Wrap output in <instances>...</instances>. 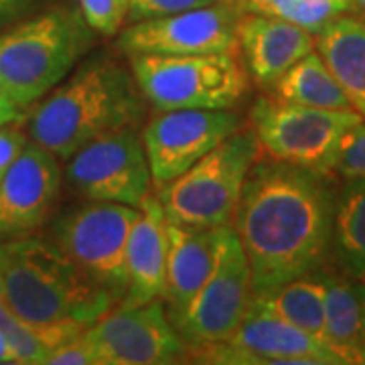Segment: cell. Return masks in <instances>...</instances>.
I'll list each match as a JSON object with an SVG mask.
<instances>
[{"label":"cell","mask_w":365,"mask_h":365,"mask_svg":"<svg viewBox=\"0 0 365 365\" xmlns=\"http://www.w3.org/2000/svg\"><path fill=\"white\" fill-rule=\"evenodd\" d=\"M335 199L329 175L262 157L254 163L232 223L248 258L254 297L323 266Z\"/></svg>","instance_id":"1"},{"label":"cell","mask_w":365,"mask_h":365,"mask_svg":"<svg viewBox=\"0 0 365 365\" xmlns=\"http://www.w3.org/2000/svg\"><path fill=\"white\" fill-rule=\"evenodd\" d=\"M144 114L146 100L130 67L93 55L35 102L26 134L63 163L102 134L138 128Z\"/></svg>","instance_id":"2"},{"label":"cell","mask_w":365,"mask_h":365,"mask_svg":"<svg viewBox=\"0 0 365 365\" xmlns=\"http://www.w3.org/2000/svg\"><path fill=\"white\" fill-rule=\"evenodd\" d=\"M0 299L35 325H93L118 300L79 270L53 242L37 235L6 240Z\"/></svg>","instance_id":"3"},{"label":"cell","mask_w":365,"mask_h":365,"mask_svg":"<svg viewBox=\"0 0 365 365\" xmlns=\"http://www.w3.org/2000/svg\"><path fill=\"white\" fill-rule=\"evenodd\" d=\"M96 31L79 9L53 6L0 31V81L19 108H29L88 57Z\"/></svg>","instance_id":"4"},{"label":"cell","mask_w":365,"mask_h":365,"mask_svg":"<svg viewBox=\"0 0 365 365\" xmlns=\"http://www.w3.org/2000/svg\"><path fill=\"white\" fill-rule=\"evenodd\" d=\"M260 157L254 130L242 126L177 179L158 187L167 220L193 227H232L250 169Z\"/></svg>","instance_id":"5"},{"label":"cell","mask_w":365,"mask_h":365,"mask_svg":"<svg viewBox=\"0 0 365 365\" xmlns=\"http://www.w3.org/2000/svg\"><path fill=\"white\" fill-rule=\"evenodd\" d=\"M130 71L155 110H230L248 90V71L234 51L130 55Z\"/></svg>","instance_id":"6"},{"label":"cell","mask_w":365,"mask_h":365,"mask_svg":"<svg viewBox=\"0 0 365 365\" xmlns=\"http://www.w3.org/2000/svg\"><path fill=\"white\" fill-rule=\"evenodd\" d=\"M252 130L270 160L331 175L345 134L364 118L355 110H327L260 98L252 108Z\"/></svg>","instance_id":"7"},{"label":"cell","mask_w":365,"mask_h":365,"mask_svg":"<svg viewBox=\"0 0 365 365\" xmlns=\"http://www.w3.org/2000/svg\"><path fill=\"white\" fill-rule=\"evenodd\" d=\"M138 207L112 201H86L61 213L51 242L114 299L126 292V244Z\"/></svg>","instance_id":"8"},{"label":"cell","mask_w":365,"mask_h":365,"mask_svg":"<svg viewBox=\"0 0 365 365\" xmlns=\"http://www.w3.org/2000/svg\"><path fill=\"white\" fill-rule=\"evenodd\" d=\"M63 179L86 201L140 207L153 193V175L138 128H120L93 138L66 160Z\"/></svg>","instance_id":"9"},{"label":"cell","mask_w":365,"mask_h":365,"mask_svg":"<svg viewBox=\"0 0 365 365\" xmlns=\"http://www.w3.org/2000/svg\"><path fill=\"white\" fill-rule=\"evenodd\" d=\"M252 299L254 288L248 258L234 230L227 227L213 272L185 313L173 321V327L185 343L187 357L230 339Z\"/></svg>","instance_id":"10"},{"label":"cell","mask_w":365,"mask_h":365,"mask_svg":"<svg viewBox=\"0 0 365 365\" xmlns=\"http://www.w3.org/2000/svg\"><path fill=\"white\" fill-rule=\"evenodd\" d=\"M199 364L341 365L323 341L290 325L254 297L230 339L189 355Z\"/></svg>","instance_id":"11"},{"label":"cell","mask_w":365,"mask_h":365,"mask_svg":"<svg viewBox=\"0 0 365 365\" xmlns=\"http://www.w3.org/2000/svg\"><path fill=\"white\" fill-rule=\"evenodd\" d=\"M83 339L98 365H169L187 359L163 299L132 309L116 304L83 331Z\"/></svg>","instance_id":"12"},{"label":"cell","mask_w":365,"mask_h":365,"mask_svg":"<svg viewBox=\"0 0 365 365\" xmlns=\"http://www.w3.org/2000/svg\"><path fill=\"white\" fill-rule=\"evenodd\" d=\"M235 0H217L181 13L136 21L118 35V49L130 55H203L237 49Z\"/></svg>","instance_id":"13"},{"label":"cell","mask_w":365,"mask_h":365,"mask_svg":"<svg viewBox=\"0 0 365 365\" xmlns=\"http://www.w3.org/2000/svg\"><path fill=\"white\" fill-rule=\"evenodd\" d=\"M242 126V118L232 110H157L140 132L153 185L163 187L177 179Z\"/></svg>","instance_id":"14"},{"label":"cell","mask_w":365,"mask_h":365,"mask_svg":"<svg viewBox=\"0 0 365 365\" xmlns=\"http://www.w3.org/2000/svg\"><path fill=\"white\" fill-rule=\"evenodd\" d=\"M61 160L33 140L0 181V240L37 232L57 205L63 173Z\"/></svg>","instance_id":"15"},{"label":"cell","mask_w":365,"mask_h":365,"mask_svg":"<svg viewBox=\"0 0 365 365\" xmlns=\"http://www.w3.org/2000/svg\"><path fill=\"white\" fill-rule=\"evenodd\" d=\"M235 41L246 71L262 88H274L290 67L314 51V33L272 14H240Z\"/></svg>","instance_id":"16"},{"label":"cell","mask_w":365,"mask_h":365,"mask_svg":"<svg viewBox=\"0 0 365 365\" xmlns=\"http://www.w3.org/2000/svg\"><path fill=\"white\" fill-rule=\"evenodd\" d=\"M225 230L227 227H193L167 220L169 254L163 302L170 323L185 313L189 302L195 299L213 272Z\"/></svg>","instance_id":"17"},{"label":"cell","mask_w":365,"mask_h":365,"mask_svg":"<svg viewBox=\"0 0 365 365\" xmlns=\"http://www.w3.org/2000/svg\"><path fill=\"white\" fill-rule=\"evenodd\" d=\"M169 234L167 215L158 197L153 193L138 207L126 244V292L120 307H140L163 299L167 274Z\"/></svg>","instance_id":"18"},{"label":"cell","mask_w":365,"mask_h":365,"mask_svg":"<svg viewBox=\"0 0 365 365\" xmlns=\"http://www.w3.org/2000/svg\"><path fill=\"white\" fill-rule=\"evenodd\" d=\"M314 49L365 120V19L341 14L314 37Z\"/></svg>","instance_id":"19"},{"label":"cell","mask_w":365,"mask_h":365,"mask_svg":"<svg viewBox=\"0 0 365 365\" xmlns=\"http://www.w3.org/2000/svg\"><path fill=\"white\" fill-rule=\"evenodd\" d=\"M325 345L343 364H364L365 282L325 276Z\"/></svg>","instance_id":"20"},{"label":"cell","mask_w":365,"mask_h":365,"mask_svg":"<svg viewBox=\"0 0 365 365\" xmlns=\"http://www.w3.org/2000/svg\"><path fill=\"white\" fill-rule=\"evenodd\" d=\"M272 90L274 98L292 104L327 110H353L339 81L317 51H311L297 61L274 83Z\"/></svg>","instance_id":"21"},{"label":"cell","mask_w":365,"mask_h":365,"mask_svg":"<svg viewBox=\"0 0 365 365\" xmlns=\"http://www.w3.org/2000/svg\"><path fill=\"white\" fill-rule=\"evenodd\" d=\"M331 250L347 276L365 278V179L347 181L335 199Z\"/></svg>","instance_id":"22"},{"label":"cell","mask_w":365,"mask_h":365,"mask_svg":"<svg viewBox=\"0 0 365 365\" xmlns=\"http://www.w3.org/2000/svg\"><path fill=\"white\" fill-rule=\"evenodd\" d=\"M325 276L313 272L258 299L290 325L325 343Z\"/></svg>","instance_id":"23"},{"label":"cell","mask_w":365,"mask_h":365,"mask_svg":"<svg viewBox=\"0 0 365 365\" xmlns=\"http://www.w3.org/2000/svg\"><path fill=\"white\" fill-rule=\"evenodd\" d=\"M86 329L88 325L81 323H29L0 299V333L11 345L19 364L45 365L53 349L79 337Z\"/></svg>","instance_id":"24"},{"label":"cell","mask_w":365,"mask_h":365,"mask_svg":"<svg viewBox=\"0 0 365 365\" xmlns=\"http://www.w3.org/2000/svg\"><path fill=\"white\" fill-rule=\"evenodd\" d=\"M353 9L355 0H290L274 16L290 21L317 35L327 23L341 14L351 13Z\"/></svg>","instance_id":"25"},{"label":"cell","mask_w":365,"mask_h":365,"mask_svg":"<svg viewBox=\"0 0 365 365\" xmlns=\"http://www.w3.org/2000/svg\"><path fill=\"white\" fill-rule=\"evenodd\" d=\"M79 11L86 23L104 37L118 35L124 21L128 19L126 0H78Z\"/></svg>","instance_id":"26"},{"label":"cell","mask_w":365,"mask_h":365,"mask_svg":"<svg viewBox=\"0 0 365 365\" xmlns=\"http://www.w3.org/2000/svg\"><path fill=\"white\" fill-rule=\"evenodd\" d=\"M335 170L345 181L365 179V122H357L341 143Z\"/></svg>","instance_id":"27"},{"label":"cell","mask_w":365,"mask_h":365,"mask_svg":"<svg viewBox=\"0 0 365 365\" xmlns=\"http://www.w3.org/2000/svg\"><path fill=\"white\" fill-rule=\"evenodd\" d=\"M213 2H217V0H126L128 19L132 23L181 13V11H189V9H197V6H207Z\"/></svg>","instance_id":"28"},{"label":"cell","mask_w":365,"mask_h":365,"mask_svg":"<svg viewBox=\"0 0 365 365\" xmlns=\"http://www.w3.org/2000/svg\"><path fill=\"white\" fill-rule=\"evenodd\" d=\"M45 365H98L96 355L91 351L90 343L83 339V333L76 339L67 341L53 349Z\"/></svg>","instance_id":"29"},{"label":"cell","mask_w":365,"mask_h":365,"mask_svg":"<svg viewBox=\"0 0 365 365\" xmlns=\"http://www.w3.org/2000/svg\"><path fill=\"white\" fill-rule=\"evenodd\" d=\"M26 143H29V134L19 126H14V122L0 126V181L6 175V170L11 169L16 157L23 153Z\"/></svg>","instance_id":"30"},{"label":"cell","mask_w":365,"mask_h":365,"mask_svg":"<svg viewBox=\"0 0 365 365\" xmlns=\"http://www.w3.org/2000/svg\"><path fill=\"white\" fill-rule=\"evenodd\" d=\"M45 0H0V31L37 13Z\"/></svg>","instance_id":"31"},{"label":"cell","mask_w":365,"mask_h":365,"mask_svg":"<svg viewBox=\"0 0 365 365\" xmlns=\"http://www.w3.org/2000/svg\"><path fill=\"white\" fill-rule=\"evenodd\" d=\"M290 0H235L242 13H258V14H276L280 6H284Z\"/></svg>","instance_id":"32"},{"label":"cell","mask_w":365,"mask_h":365,"mask_svg":"<svg viewBox=\"0 0 365 365\" xmlns=\"http://www.w3.org/2000/svg\"><path fill=\"white\" fill-rule=\"evenodd\" d=\"M21 112H23V108H19V104L13 100V96L0 81V126L16 122L21 118Z\"/></svg>","instance_id":"33"},{"label":"cell","mask_w":365,"mask_h":365,"mask_svg":"<svg viewBox=\"0 0 365 365\" xmlns=\"http://www.w3.org/2000/svg\"><path fill=\"white\" fill-rule=\"evenodd\" d=\"M0 364H19L16 355L11 349V345L6 343V339L2 337V333H0Z\"/></svg>","instance_id":"34"},{"label":"cell","mask_w":365,"mask_h":365,"mask_svg":"<svg viewBox=\"0 0 365 365\" xmlns=\"http://www.w3.org/2000/svg\"><path fill=\"white\" fill-rule=\"evenodd\" d=\"M4 254H6V240H0V266L4 260Z\"/></svg>","instance_id":"35"},{"label":"cell","mask_w":365,"mask_h":365,"mask_svg":"<svg viewBox=\"0 0 365 365\" xmlns=\"http://www.w3.org/2000/svg\"><path fill=\"white\" fill-rule=\"evenodd\" d=\"M355 9H361V11H365V0H355Z\"/></svg>","instance_id":"36"},{"label":"cell","mask_w":365,"mask_h":365,"mask_svg":"<svg viewBox=\"0 0 365 365\" xmlns=\"http://www.w3.org/2000/svg\"><path fill=\"white\" fill-rule=\"evenodd\" d=\"M364 364H365V343H364Z\"/></svg>","instance_id":"37"},{"label":"cell","mask_w":365,"mask_h":365,"mask_svg":"<svg viewBox=\"0 0 365 365\" xmlns=\"http://www.w3.org/2000/svg\"><path fill=\"white\" fill-rule=\"evenodd\" d=\"M361 280H364V282H365V278H361Z\"/></svg>","instance_id":"38"}]
</instances>
